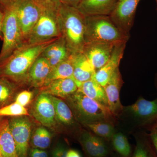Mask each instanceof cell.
<instances>
[{"label":"cell","mask_w":157,"mask_h":157,"mask_svg":"<svg viewBox=\"0 0 157 157\" xmlns=\"http://www.w3.org/2000/svg\"><path fill=\"white\" fill-rule=\"evenodd\" d=\"M56 16L61 37L70 53L82 52L85 44L86 16L77 8L62 3Z\"/></svg>","instance_id":"7a4b0ae2"},{"label":"cell","mask_w":157,"mask_h":157,"mask_svg":"<svg viewBox=\"0 0 157 157\" xmlns=\"http://www.w3.org/2000/svg\"><path fill=\"white\" fill-rule=\"evenodd\" d=\"M117 43L104 42H86L82 52L86 56L96 71L102 67L109 60L114 46Z\"/></svg>","instance_id":"8fae6325"},{"label":"cell","mask_w":157,"mask_h":157,"mask_svg":"<svg viewBox=\"0 0 157 157\" xmlns=\"http://www.w3.org/2000/svg\"><path fill=\"white\" fill-rule=\"evenodd\" d=\"M59 38L36 45H23L0 66V76L8 78L18 86L27 84L29 71L34 62Z\"/></svg>","instance_id":"6da1fadb"},{"label":"cell","mask_w":157,"mask_h":157,"mask_svg":"<svg viewBox=\"0 0 157 157\" xmlns=\"http://www.w3.org/2000/svg\"><path fill=\"white\" fill-rule=\"evenodd\" d=\"M9 1L16 11L24 45L40 17L41 11L33 0Z\"/></svg>","instance_id":"52a82bcc"},{"label":"cell","mask_w":157,"mask_h":157,"mask_svg":"<svg viewBox=\"0 0 157 157\" xmlns=\"http://www.w3.org/2000/svg\"><path fill=\"white\" fill-rule=\"evenodd\" d=\"M77 91L108 108V101L104 87L94 78L82 83Z\"/></svg>","instance_id":"7402d4cb"},{"label":"cell","mask_w":157,"mask_h":157,"mask_svg":"<svg viewBox=\"0 0 157 157\" xmlns=\"http://www.w3.org/2000/svg\"><path fill=\"white\" fill-rule=\"evenodd\" d=\"M122 111L134 118L139 126L148 128L157 120V98L148 101L139 98L134 104L123 107Z\"/></svg>","instance_id":"9c48e42d"},{"label":"cell","mask_w":157,"mask_h":157,"mask_svg":"<svg viewBox=\"0 0 157 157\" xmlns=\"http://www.w3.org/2000/svg\"><path fill=\"white\" fill-rule=\"evenodd\" d=\"M132 157H157L147 134L144 133L137 137Z\"/></svg>","instance_id":"d4e9b609"},{"label":"cell","mask_w":157,"mask_h":157,"mask_svg":"<svg viewBox=\"0 0 157 157\" xmlns=\"http://www.w3.org/2000/svg\"><path fill=\"white\" fill-rule=\"evenodd\" d=\"M73 54H71L69 58L51 69L44 86L57 79L73 78Z\"/></svg>","instance_id":"cb8c5ba5"},{"label":"cell","mask_w":157,"mask_h":157,"mask_svg":"<svg viewBox=\"0 0 157 157\" xmlns=\"http://www.w3.org/2000/svg\"><path fill=\"white\" fill-rule=\"evenodd\" d=\"M29 115L26 108L16 102L0 108V116L1 117H17Z\"/></svg>","instance_id":"f546056e"},{"label":"cell","mask_w":157,"mask_h":157,"mask_svg":"<svg viewBox=\"0 0 157 157\" xmlns=\"http://www.w3.org/2000/svg\"><path fill=\"white\" fill-rule=\"evenodd\" d=\"M4 14L2 9L0 8V38H3L2 33V27Z\"/></svg>","instance_id":"8d00e7d4"},{"label":"cell","mask_w":157,"mask_h":157,"mask_svg":"<svg viewBox=\"0 0 157 157\" xmlns=\"http://www.w3.org/2000/svg\"><path fill=\"white\" fill-rule=\"evenodd\" d=\"M30 157H48L47 152L44 150L33 147L30 151Z\"/></svg>","instance_id":"836d02e7"},{"label":"cell","mask_w":157,"mask_h":157,"mask_svg":"<svg viewBox=\"0 0 157 157\" xmlns=\"http://www.w3.org/2000/svg\"><path fill=\"white\" fill-rule=\"evenodd\" d=\"M126 41L118 42L114 46L109 60L99 70H96L92 78L103 87L107 84L113 73L119 68L122 59Z\"/></svg>","instance_id":"4fadbf2b"},{"label":"cell","mask_w":157,"mask_h":157,"mask_svg":"<svg viewBox=\"0 0 157 157\" xmlns=\"http://www.w3.org/2000/svg\"><path fill=\"white\" fill-rule=\"evenodd\" d=\"M32 113L34 118L44 126L52 128L56 126L55 110L49 94L41 93L34 102Z\"/></svg>","instance_id":"7c38bea8"},{"label":"cell","mask_w":157,"mask_h":157,"mask_svg":"<svg viewBox=\"0 0 157 157\" xmlns=\"http://www.w3.org/2000/svg\"><path fill=\"white\" fill-rule=\"evenodd\" d=\"M85 43L104 42L117 43L128 41L124 34L113 22L109 16H86Z\"/></svg>","instance_id":"5b68a950"},{"label":"cell","mask_w":157,"mask_h":157,"mask_svg":"<svg viewBox=\"0 0 157 157\" xmlns=\"http://www.w3.org/2000/svg\"><path fill=\"white\" fill-rule=\"evenodd\" d=\"M8 120L9 128L16 145L17 156L28 157L32 122L26 116L11 117Z\"/></svg>","instance_id":"ba28073f"},{"label":"cell","mask_w":157,"mask_h":157,"mask_svg":"<svg viewBox=\"0 0 157 157\" xmlns=\"http://www.w3.org/2000/svg\"><path fill=\"white\" fill-rule=\"evenodd\" d=\"M119 0H83L77 9L85 16H109Z\"/></svg>","instance_id":"9a60e30c"},{"label":"cell","mask_w":157,"mask_h":157,"mask_svg":"<svg viewBox=\"0 0 157 157\" xmlns=\"http://www.w3.org/2000/svg\"><path fill=\"white\" fill-rule=\"evenodd\" d=\"M74 71L73 79L78 87L82 82L91 79L96 70L82 52L73 54Z\"/></svg>","instance_id":"ffe728a7"},{"label":"cell","mask_w":157,"mask_h":157,"mask_svg":"<svg viewBox=\"0 0 157 157\" xmlns=\"http://www.w3.org/2000/svg\"><path fill=\"white\" fill-rule=\"evenodd\" d=\"M65 99L75 118L83 124L101 122L112 124L113 115L109 109L82 93L77 90Z\"/></svg>","instance_id":"3957f363"},{"label":"cell","mask_w":157,"mask_h":157,"mask_svg":"<svg viewBox=\"0 0 157 157\" xmlns=\"http://www.w3.org/2000/svg\"><path fill=\"white\" fill-rule=\"evenodd\" d=\"M97 136L107 140H111L114 134L112 124L107 122H97L84 125Z\"/></svg>","instance_id":"f1b7e54d"},{"label":"cell","mask_w":157,"mask_h":157,"mask_svg":"<svg viewBox=\"0 0 157 157\" xmlns=\"http://www.w3.org/2000/svg\"></svg>","instance_id":"f6af8a7d"},{"label":"cell","mask_w":157,"mask_h":157,"mask_svg":"<svg viewBox=\"0 0 157 157\" xmlns=\"http://www.w3.org/2000/svg\"><path fill=\"white\" fill-rule=\"evenodd\" d=\"M111 140L113 148L121 157H130L132 153L131 146L123 134L121 132L114 133Z\"/></svg>","instance_id":"4316f807"},{"label":"cell","mask_w":157,"mask_h":157,"mask_svg":"<svg viewBox=\"0 0 157 157\" xmlns=\"http://www.w3.org/2000/svg\"><path fill=\"white\" fill-rule=\"evenodd\" d=\"M156 4H157V0H156Z\"/></svg>","instance_id":"7bdbcfd3"},{"label":"cell","mask_w":157,"mask_h":157,"mask_svg":"<svg viewBox=\"0 0 157 157\" xmlns=\"http://www.w3.org/2000/svg\"><path fill=\"white\" fill-rule=\"evenodd\" d=\"M18 85L3 76H0V104L7 103L14 96Z\"/></svg>","instance_id":"83f0119b"},{"label":"cell","mask_w":157,"mask_h":157,"mask_svg":"<svg viewBox=\"0 0 157 157\" xmlns=\"http://www.w3.org/2000/svg\"><path fill=\"white\" fill-rule=\"evenodd\" d=\"M0 157H2V153H1V150H0Z\"/></svg>","instance_id":"ab89813d"},{"label":"cell","mask_w":157,"mask_h":157,"mask_svg":"<svg viewBox=\"0 0 157 157\" xmlns=\"http://www.w3.org/2000/svg\"><path fill=\"white\" fill-rule=\"evenodd\" d=\"M2 120V117L0 116V122H1V121Z\"/></svg>","instance_id":"60d3db41"},{"label":"cell","mask_w":157,"mask_h":157,"mask_svg":"<svg viewBox=\"0 0 157 157\" xmlns=\"http://www.w3.org/2000/svg\"><path fill=\"white\" fill-rule=\"evenodd\" d=\"M60 37L56 14L41 11L38 21L24 45H36Z\"/></svg>","instance_id":"8992f818"},{"label":"cell","mask_w":157,"mask_h":157,"mask_svg":"<svg viewBox=\"0 0 157 157\" xmlns=\"http://www.w3.org/2000/svg\"></svg>","instance_id":"ee69618b"},{"label":"cell","mask_w":157,"mask_h":157,"mask_svg":"<svg viewBox=\"0 0 157 157\" xmlns=\"http://www.w3.org/2000/svg\"><path fill=\"white\" fill-rule=\"evenodd\" d=\"M33 96L32 92L24 90L19 93L15 98V102L25 107L30 103Z\"/></svg>","instance_id":"1f68e13d"},{"label":"cell","mask_w":157,"mask_h":157,"mask_svg":"<svg viewBox=\"0 0 157 157\" xmlns=\"http://www.w3.org/2000/svg\"><path fill=\"white\" fill-rule=\"evenodd\" d=\"M148 129L149 133L147 135L157 154V120L148 127Z\"/></svg>","instance_id":"d6a6232c"},{"label":"cell","mask_w":157,"mask_h":157,"mask_svg":"<svg viewBox=\"0 0 157 157\" xmlns=\"http://www.w3.org/2000/svg\"><path fill=\"white\" fill-rule=\"evenodd\" d=\"M122 84V78L118 68L104 87L108 101V108L113 115H117L122 111L123 107L120 99V92Z\"/></svg>","instance_id":"5bb4252c"},{"label":"cell","mask_w":157,"mask_h":157,"mask_svg":"<svg viewBox=\"0 0 157 157\" xmlns=\"http://www.w3.org/2000/svg\"><path fill=\"white\" fill-rule=\"evenodd\" d=\"M0 150L2 157H18L7 119L2 120L0 122Z\"/></svg>","instance_id":"44dd1931"},{"label":"cell","mask_w":157,"mask_h":157,"mask_svg":"<svg viewBox=\"0 0 157 157\" xmlns=\"http://www.w3.org/2000/svg\"><path fill=\"white\" fill-rule=\"evenodd\" d=\"M83 0H60L61 3L67 6L77 8Z\"/></svg>","instance_id":"e575fe53"},{"label":"cell","mask_w":157,"mask_h":157,"mask_svg":"<svg viewBox=\"0 0 157 157\" xmlns=\"http://www.w3.org/2000/svg\"><path fill=\"white\" fill-rule=\"evenodd\" d=\"M5 1V0H0V3L3 2V1Z\"/></svg>","instance_id":"b9f144b4"},{"label":"cell","mask_w":157,"mask_h":157,"mask_svg":"<svg viewBox=\"0 0 157 157\" xmlns=\"http://www.w3.org/2000/svg\"><path fill=\"white\" fill-rule=\"evenodd\" d=\"M52 157H60L57 146L52 151Z\"/></svg>","instance_id":"74e56055"},{"label":"cell","mask_w":157,"mask_h":157,"mask_svg":"<svg viewBox=\"0 0 157 157\" xmlns=\"http://www.w3.org/2000/svg\"><path fill=\"white\" fill-rule=\"evenodd\" d=\"M140 0H119L110 19L124 34L129 36L134 23L136 9Z\"/></svg>","instance_id":"30bf717a"},{"label":"cell","mask_w":157,"mask_h":157,"mask_svg":"<svg viewBox=\"0 0 157 157\" xmlns=\"http://www.w3.org/2000/svg\"><path fill=\"white\" fill-rule=\"evenodd\" d=\"M71 54L62 37L51 43L40 56L48 60L51 69L69 58Z\"/></svg>","instance_id":"ac0fdd59"},{"label":"cell","mask_w":157,"mask_h":157,"mask_svg":"<svg viewBox=\"0 0 157 157\" xmlns=\"http://www.w3.org/2000/svg\"><path fill=\"white\" fill-rule=\"evenodd\" d=\"M50 97L54 106L57 121L66 126L74 124L75 118L68 104L57 97L52 95Z\"/></svg>","instance_id":"603a6c76"},{"label":"cell","mask_w":157,"mask_h":157,"mask_svg":"<svg viewBox=\"0 0 157 157\" xmlns=\"http://www.w3.org/2000/svg\"><path fill=\"white\" fill-rule=\"evenodd\" d=\"M4 14L2 33L3 44L0 52V66L12 55L14 52L24 45V40L16 11L9 0L0 3Z\"/></svg>","instance_id":"277c9868"},{"label":"cell","mask_w":157,"mask_h":157,"mask_svg":"<svg viewBox=\"0 0 157 157\" xmlns=\"http://www.w3.org/2000/svg\"><path fill=\"white\" fill-rule=\"evenodd\" d=\"M67 157H82L81 155L77 151L70 149L67 151Z\"/></svg>","instance_id":"d590c367"},{"label":"cell","mask_w":157,"mask_h":157,"mask_svg":"<svg viewBox=\"0 0 157 157\" xmlns=\"http://www.w3.org/2000/svg\"><path fill=\"white\" fill-rule=\"evenodd\" d=\"M52 135L44 127L37 128L32 137V144L33 148L44 150L48 148L51 142Z\"/></svg>","instance_id":"484cf974"},{"label":"cell","mask_w":157,"mask_h":157,"mask_svg":"<svg viewBox=\"0 0 157 157\" xmlns=\"http://www.w3.org/2000/svg\"><path fill=\"white\" fill-rule=\"evenodd\" d=\"M77 90L78 86L73 78L54 80L40 89L41 92L63 99L76 92Z\"/></svg>","instance_id":"d6986e66"},{"label":"cell","mask_w":157,"mask_h":157,"mask_svg":"<svg viewBox=\"0 0 157 157\" xmlns=\"http://www.w3.org/2000/svg\"><path fill=\"white\" fill-rule=\"evenodd\" d=\"M79 141L89 157H106L109 155V148L104 140L89 132H82Z\"/></svg>","instance_id":"2e32d148"},{"label":"cell","mask_w":157,"mask_h":157,"mask_svg":"<svg viewBox=\"0 0 157 157\" xmlns=\"http://www.w3.org/2000/svg\"><path fill=\"white\" fill-rule=\"evenodd\" d=\"M51 70V67L48 60L40 56L30 69L27 84L36 88H42L45 85Z\"/></svg>","instance_id":"e0dca14e"},{"label":"cell","mask_w":157,"mask_h":157,"mask_svg":"<svg viewBox=\"0 0 157 157\" xmlns=\"http://www.w3.org/2000/svg\"><path fill=\"white\" fill-rule=\"evenodd\" d=\"M41 11L56 14L61 4L60 0H33Z\"/></svg>","instance_id":"4dcf8cb0"},{"label":"cell","mask_w":157,"mask_h":157,"mask_svg":"<svg viewBox=\"0 0 157 157\" xmlns=\"http://www.w3.org/2000/svg\"><path fill=\"white\" fill-rule=\"evenodd\" d=\"M156 87L157 88V75L156 76Z\"/></svg>","instance_id":"f35d334b"}]
</instances>
